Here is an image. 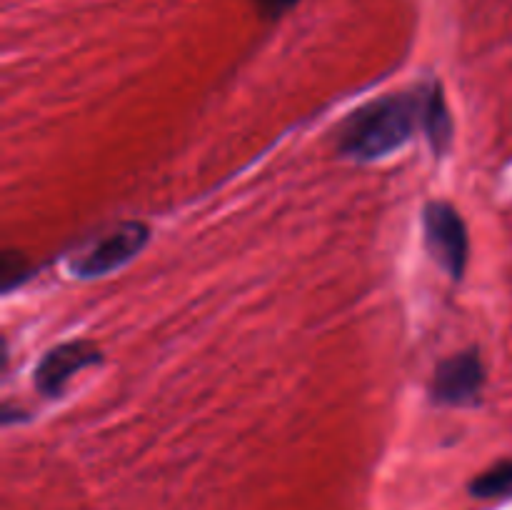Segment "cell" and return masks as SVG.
Returning <instances> with one entry per match:
<instances>
[{
	"label": "cell",
	"instance_id": "obj_1",
	"mask_svg": "<svg viewBox=\"0 0 512 510\" xmlns=\"http://www.w3.org/2000/svg\"><path fill=\"white\" fill-rule=\"evenodd\" d=\"M420 123L418 95H385L355 110L338 133V150L355 160H378L413 138Z\"/></svg>",
	"mask_w": 512,
	"mask_h": 510
},
{
	"label": "cell",
	"instance_id": "obj_2",
	"mask_svg": "<svg viewBox=\"0 0 512 510\" xmlns=\"http://www.w3.org/2000/svg\"><path fill=\"white\" fill-rule=\"evenodd\" d=\"M423 230L425 248L433 255L435 263L448 270L455 280L463 278L470 253V238L463 215L450 203L433 200L423 210Z\"/></svg>",
	"mask_w": 512,
	"mask_h": 510
},
{
	"label": "cell",
	"instance_id": "obj_3",
	"mask_svg": "<svg viewBox=\"0 0 512 510\" xmlns=\"http://www.w3.org/2000/svg\"><path fill=\"white\" fill-rule=\"evenodd\" d=\"M148 238V225L138 223V220H128V223L105 233L100 240H95L88 250H83L70 263V270L78 278H100V275L113 273L120 265L130 263L148 245Z\"/></svg>",
	"mask_w": 512,
	"mask_h": 510
},
{
	"label": "cell",
	"instance_id": "obj_4",
	"mask_svg": "<svg viewBox=\"0 0 512 510\" xmlns=\"http://www.w3.org/2000/svg\"><path fill=\"white\" fill-rule=\"evenodd\" d=\"M485 385V365L475 348L455 353L435 368L430 398L440 405L478 403Z\"/></svg>",
	"mask_w": 512,
	"mask_h": 510
},
{
	"label": "cell",
	"instance_id": "obj_5",
	"mask_svg": "<svg viewBox=\"0 0 512 510\" xmlns=\"http://www.w3.org/2000/svg\"><path fill=\"white\" fill-rule=\"evenodd\" d=\"M100 360H103V355L88 340H70V343L55 345L35 368V388L45 398H58L78 370L90 368Z\"/></svg>",
	"mask_w": 512,
	"mask_h": 510
},
{
	"label": "cell",
	"instance_id": "obj_6",
	"mask_svg": "<svg viewBox=\"0 0 512 510\" xmlns=\"http://www.w3.org/2000/svg\"><path fill=\"white\" fill-rule=\"evenodd\" d=\"M420 128L435 153L443 155L448 150L453 140V118L440 83H430L420 90Z\"/></svg>",
	"mask_w": 512,
	"mask_h": 510
},
{
	"label": "cell",
	"instance_id": "obj_7",
	"mask_svg": "<svg viewBox=\"0 0 512 510\" xmlns=\"http://www.w3.org/2000/svg\"><path fill=\"white\" fill-rule=\"evenodd\" d=\"M475 498H505L512 493V460H500L470 483Z\"/></svg>",
	"mask_w": 512,
	"mask_h": 510
},
{
	"label": "cell",
	"instance_id": "obj_8",
	"mask_svg": "<svg viewBox=\"0 0 512 510\" xmlns=\"http://www.w3.org/2000/svg\"><path fill=\"white\" fill-rule=\"evenodd\" d=\"M30 278V265L23 258V253H15V250H3L0 255V288L3 293H10L13 288H18L20 283Z\"/></svg>",
	"mask_w": 512,
	"mask_h": 510
},
{
	"label": "cell",
	"instance_id": "obj_9",
	"mask_svg": "<svg viewBox=\"0 0 512 510\" xmlns=\"http://www.w3.org/2000/svg\"><path fill=\"white\" fill-rule=\"evenodd\" d=\"M295 3H298V0H255V5H258V10L265 18H280V15H283L285 10L293 8Z\"/></svg>",
	"mask_w": 512,
	"mask_h": 510
}]
</instances>
